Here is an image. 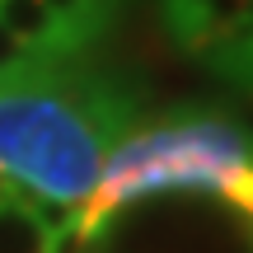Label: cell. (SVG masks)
I'll return each mask as SVG.
<instances>
[{
  "instance_id": "obj_1",
  "label": "cell",
  "mask_w": 253,
  "mask_h": 253,
  "mask_svg": "<svg viewBox=\"0 0 253 253\" xmlns=\"http://www.w3.org/2000/svg\"><path fill=\"white\" fill-rule=\"evenodd\" d=\"M136 118L131 89L80 61H33L0 80V173L24 197L84 207L108 145Z\"/></svg>"
},
{
  "instance_id": "obj_2",
  "label": "cell",
  "mask_w": 253,
  "mask_h": 253,
  "mask_svg": "<svg viewBox=\"0 0 253 253\" xmlns=\"http://www.w3.org/2000/svg\"><path fill=\"white\" fill-rule=\"evenodd\" d=\"M249 169H253V136L235 118H216V113L169 118L145 131H126L113 145L89 202L80 207V220L94 225L126 202L160 197V192L230 197Z\"/></svg>"
},
{
  "instance_id": "obj_3",
  "label": "cell",
  "mask_w": 253,
  "mask_h": 253,
  "mask_svg": "<svg viewBox=\"0 0 253 253\" xmlns=\"http://www.w3.org/2000/svg\"><path fill=\"white\" fill-rule=\"evenodd\" d=\"M160 207L126 202L131 216L94 220V253H253L249 216L211 192H160Z\"/></svg>"
},
{
  "instance_id": "obj_4",
  "label": "cell",
  "mask_w": 253,
  "mask_h": 253,
  "mask_svg": "<svg viewBox=\"0 0 253 253\" xmlns=\"http://www.w3.org/2000/svg\"><path fill=\"white\" fill-rule=\"evenodd\" d=\"M0 24L42 61H80L84 42L42 5V0H0Z\"/></svg>"
},
{
  "instance_id": "obj_5",
  "label": "cell",
  "mask_w": 253,
  "mask_h": 253,
  "mask_svg": "<svg viewBox=\"0 0 253 253\" xmlns=\"http://www.w3.org/2000/svg\"><path fill=\"white\" fill-rule=\"evenodd\" d=\"M47 239L52 230L42 225L33 202L19 188H9L0 197V253H47Z\"/></svg>"
},
{
  "instance_id": "obj_6",
  "label": "cell",
  "mask_w": 253,
  "mask_h": 253,
  "mask_svg": "<svg viewBox=\"0 0 253 253\" xmlns=\"http://www.w3.org/2000/svg\"><path fill=\"white\" fill-rule=\"evenodd\" d=\"M47 9H52L56 19H61L66 28H71L75 38H80L84 47H89L94 33H103V24L113 19V9H118V0H42Z\"/></svg>"
},
{
  "instance_id": "obj_7",
  "label": "cell",
  "mask_w": 253,
  "mask_h": 253,
  "mask_svg": "<svg viewBox=\"0 0 253 253\" xmlns=\"http://www.w3.org/2000/svg\"><path fill=\"white\" fill-rule=\"evenodd\" d=\"M28 61H33V52H28V47L19 42V38L9 33L5 24H0V80H9L14 71H24Z\"/></svg>"
},
{
  "instance_id": "obj_8",
  "label": "cell",
  "mask_w": 253,
  "mask_h": 253,
  "mask_svg": "<svg viewBox=\"0 0 253 253\" xmlns=\"http://www.w3.org/2000/svg\"><path fill=\"white\" fill-rule=\"evenodd\" d=\"M244 24L253 28V0H249V5H244Z\"/></svg>"
},
{
  "instance_id": "obj_9",
  "label": "cell",
  "mask_w": 253,
  "mask_h": 253,
  "mask_svg": "<svg viewBox=\"0 0 253 253\" xmlns=\"http://www.w3.org/2000/svg\"><path fill=\"white\" fill-rule=\"evenodd\" d=\"M5 192H9V178H5V173H0V197H5Z\"/></svg>"
}]
</instances>
